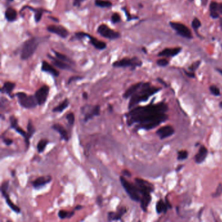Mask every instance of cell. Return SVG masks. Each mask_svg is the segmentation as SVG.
<instances>
[{
  "label": "cell",
  "instance_id": "816d5d0a",
  "mask_svg": "<svg viewBox=\"0 0 222 222\" xmlns=\"http://www.w3.org/2000/svg\"><path fill=\"white\" fill-rule=\"evenodd\" d=\"M83 0H74L73 5L76 7H79Z\"/></svg>",
  "mask_w": 222,
  "mask_h": 222
},
{
  "label": "cell",
  "instance_id": "d6986e66",
  "mask_svg": "<svg viewBox=\"0 0 222 222\" xmlns=\"http://www.w3.org/2000/svg\"><path fill=\"white\" fill-rule=\"evenodd\" d=\"M208 154V149L205 146H201L199 152L195 156V161L197 164H201L205 161Z\"/></svg>",
  "mask_w": 222,
  "mask_h": 222
},
{
  "label": "cell",
  "instance_id": "836d02e7",
  "mask_svg": "<svg viewBox=\"0 0 222 222\" xmlns=\"http://www.w3.org/2000/svg\"><path fill=\"white\" fill-rule=\"evenodd\" d=\"M95 4L100 7H110L112 5V3L110 2L104 1V0H96Z\"/></svg>",
  "mask_w": 222,
  "mask_h": 222
},
{
  "label": "cell",
  "instance_id": "003e7915",
  "mask_svg": "<svg viewBox=\"0 0 222 222\" xmlns=\"http://www.w3.org/2000/svg\"><path fill=\"white\" fill-rule=\"evenodd\" d=\"M221 47H222V44H221Z\"/></svg>",
  "mask_w": 222,
  "mask_h": 222
},
{
  "label": "cell",
  "instance_id": "f907efd6",
  "mask_svg": "<svg viewBox=\"0 0 222 222\" xmlns=\"http://www.w3.org/2000/svg\"><path fill=\"white\" fill-rule=\"evenodd\" d=\"M122 175H124V176H127V177H131V173H130V171H128V170H123V171H122Z\"/></svg>",
  "mask_w": 222,
  "mask_h": 222
},
{
  "label": "cell",
  "instance_id": "6125c7cd",
  "mask_svg": "<svg viewBox=\"0 0 222 222\" xmlns=\"http://www.w3.org/2000/svg\"><path fill=\"white\" fill-rule=\"evenodd\" d=\"M220 27H221V29H222V18H221V19H220Z\"/></svg>",
  "mask_w": 222,
  "mask_h": 222
},
{
  "label": "cell",
  "instance_id": "4dcf8cb0",
  "mask_svg": "<svg viewBox=\"0 0 222 222\" xmlns=\"http://www.w3.org/2000/svg\"><path fill=\"white\" fill-rule=\"evenodd\" d=\"M36 132V129L35 128V126H33V122L32 120H29L28 125H27V132H28V138L30 140L33 136L34 135V134Z\"/></svg>",
  "mask_w": 222,
  "mask_h": 222
},
{
  "label": "cell",
  "instance_id": "ab89813d",
  "mask_svg": "<svg viewBox=\"0 0 222 222\" xmlns=\"http://www.w3.org/2000/svg\"><path fill=\"white\" fill-rule=\"evenodd\" d=\"M221 194H222V184H220L218 185V186L217 188V189L216 190V192L212 194V197H220Z\"/></svg>",
  "mask_w": 222,
  "mask_h": 222
},
{
  "label": "cell",
  "instance_id": "d590c367",
  "mask_svg": "<svg viewBox=\"0 0 222 222\" xmlns=\"http://www.w3.org/2000/svg\"><path fill=\"white\" fill-rule=\"evenodd\" d=\"M66 118L68 121V124H69V125L70 126L74 125V123L75 122V116H74V113L70 112L69 113H68L66 116Z\"/></svg>",
  "mask_w": 222,
  "mask_h": 222
},
{
  "label": "cell",
  "instance_id": "44dd1931",
  "mask_svg": "<svg viewBox=\"0 0 222 222\" xmlns=\"http://www.w3.org/2000/svg\"><path fill=\"white\" fill-rule=\"evenodd\" d=\"M181 48H166L158 53L159 56L162 57H173L178 54L181 52Z\"/></svg>",
  "mask_w": 222,
  "mask_h": 222
},
{
  "label": "cell",
  "instance_id": "ffe728a7",
  "mask_svg": "<svg viewBox=\"0 0 222 222\" xmlns=\"http://www.w3.org/2000/svg\"><path fill=\"white\" fill-rule=\"evenodd\" d=\"M142 83L143 82H139L130 87L128 89L124 92L123 95H122V97L125 99H128V98L131 97L134 94L136 93V92L140 89L141 86H142Z\"/></svg>",
  "mask_w": 222,
  "mask_h": 222
},
{
  "label": "cell",
  "instance_id": "3957f363",
  "mask_svg": "<svg viewBox=\"0 0 222 222\" xmlns=\"http://www.w3.org/2000/svg\"><path fill=\"white\" fill-rule=\"evenodd\" d=\"M119 180L122 186L123 187L126 192L127 193L131 200L136 202L140 201L141 195L140 192L138 188L136 185V184H133L132 183L128 182L123 176H121Z\"/></svg>",
  "mask_w": 222,
  "mask_h": 222
},
{
  "label": "cell",
  "instance_id": "9c48e42d",
  "mask_svg": "<svg viewBox=\"0 0 222 222\" xmlns=\"http://www.w3.org/2000/svg\"><path fill=\"white\" fill-rule=\"evenodd\" d=\"M141 61L137 59V57H134L132 59L124 58L120 61H117L113 63V66L115 67H132L133 68L136 67H140L141 65Z\"/></svg>",
  "mask_w": 222,
  "mask_h": 222
},
{
  "label": "cell",
  "instance_id": "681fc988",
  "mask_svg": "<svg viewBox=\"0 0 222 222\" xmlns=\"http://www.w3.org/2000/svg\"><path fill=\"white\" fill-rule=\"evenodd\" d=\"M185 74L187 75V76H188L189 78H195V74L194 73V72H187V71H184Z\"/></svg>",
  "mask_w": 222,
  "mask_h": 222
},
{
  "label": "cell",
  "instance_id": "60d3db41",
  "mask_svg": "<svg viewBox=\"0 0 222 222\" xmlns=\"http://www.w3.org/2000/svg\"><path fill=\"white\" fill-rule=\"evenodd\" d=\"M168 64H169V61H168L167 59L165 58L160 59L157 61V64L160 67H166Z\"/></svg>",
  "mask_w": 222,
  "mask_h": 222
},
{
  "label": "cell",
  "instance_id": "1f68e13d",
  "mask_svg": "<svg viewBox=\"0 0 222 222\" xmlns=\"http://www.w3.org/2000/svg\"><path fill=\"white\" fill-rule=\"evenodd\" d=\"M48 143H49V141L46 139L40 140L39 141V143H37V149L38 152L42 153L43 152H44V151L46 148V147L47 146Z\"/></svg>",
  "mask_w": 222,
  "mask_h": 222
},
{
  "label": "cell",
  "instance_id": "4316f807",
  "mask_svg": "<svg viewBox=\"0 0 222 222\" xmlns=\"http://www.w3.org/2000/svg\"><path fill=\"white\" fill-rule=\"evenodd\" d=\"M69 103H70L69 100H68L67 98H65L60 104L56 106L55 108L52 110V112L56 113L63 112V111L64 110H66L68 108V106H69Z\"/></svg>",
  "mask_w": 222,
  "mask_h": 222
},
{
  "label": "cell",
  "instance_id": "e0dca14e",
  "mask_svg": "<svg viewBox=\"0 0 222 222\" xmlns=\"http://www.w3.org/2000/svg\"><path fill=\"white\" fill-rule=\"evenodd\" d=\"M52 129L53 130L58 132L60 135L61 139L65 141H68L69 140V136H68V133L67 130L64 128V126H63L60 124H54L52 126Z\"/></svg>",
  "mask_w": 222,
  "mask_h": 222
},
{
  "label": "cell",
  "instance_id": "11a10c76",
  "mask_svg": "<svg viewBox=\"0 0 222 222\" xmlns=\"http://www.w3.org/2000/svg\"><path fill=\"white\" fill-rule=\"evenodd\" d=\"M83 208V206H82V205H78V206H76L75 208H74V210H79L82 209Z\"/></svg>",
  "mask_w": 222,
  "mask_h": 222
},
{
  "label": "cell",
  "instance_id": "8d00e7d4",
  "mask_svg": "<svg viewBox=\"0 0 222 222\" xmlns=\"http://www.w3.org/2000/svg\"><path fill=\"white\" fill-rule=\"evenodd\" d=\"M188 152L186 150H182L178 152L177 159L178 160H185L188 158Z\"/></svg>",
  "mask_w": 222,
  "mask_h": 222
},
{
  "label": "cell",
  "instance_id": "5b68a950",
  "mask_svg": "<svg viewBox=\"0 0 222 222\" xmlns=\"http://www.w3.org/2000/svg\"><path fill=\"white\" fill-rule=\"evenodd\" d=\"M18 99L20 105L26 109L35 108L38 105V102L35 96L28 95L24 92H18L15 94Z\"/></svg>",
  "mask_w": 222,
  "mask_h": 222
},
{
  "label": "cell",
  "instance_id": "94428289",
  "mask_svg": "<svg viewBox=\"0 0 222 222\" xmlns=\"http://www.w3.org/2000/svg\"><path fill=\"white\" fill-rule=\"evenodd\" d=\"M182 167H183V166H182V165H181V166H179L177 168V171H178L179 170H181Z\"/></svg>",
  "mask_w": 222,
  "mask_h": 222
},
{
  "label": "cell",
  "instance_id": "d4e9b609",
  "mask_svg": "<svg viewBox=\"0 0 222 222\" xmlns=\"http://www.w3.org/2000/svg\"><path fill=\"white\" fill-rule=\"evenodd\" d=\"M48 57H50V59L52 61L53 64L57 67H58L59 68H61V69H63V70H71L70 67L68 65V64L64 63V61H61L58 58H55V57H53L49 55H48Z\"/></svg>",
  "mask_w": 222,
  "mask_h": 222
},
{
  "label": "cell",
  "instance_id": "6f0895ef",
  "mask_svg": "<svg viewBox=\"0 0 222 222\" xmlns=\"http://www.w3.org/2000/svg\"><path fill=\"white\" fill-rule=\"evenodd\" d=\"M108 110H109V112H110V113H112V112H113V108H112V105H110V104H109L108 105Z\"/></svg>",
  "mask_w": 222,
  "mask_h": 222
},
{
  "label": "cell",
  "instance_id": "4fadbf2b",
  "mask_svg": "<svg viewBox=\"0 0 222 222\" xmlns=\"http://www.w3.org/2000/svg\"><path fill=\"white\" fill-rule=\"evenodd\" d=\"M84 122H87L93 119L94 117L99 116L100 115V106L99 105H96L92 106L89 110L84 113Z\"/></svg>",
  "mask_w": 222,
  "mask_h": 222
},
{
  "label": "cell",
  "instance_id": "cb8c5ba5",
  "mask_svg": "<svg viewBox=\"0 0 222 222\" xmlns=\"http://www.w3.org/2000/svg\"><path fill=\"white\" fill-rule=\"evenodd\" d=\"M42 70L48 72V73L51 74L52 75L57 77L59 75V72L58 70H57L56 68H53L50 64H49L46 61H43V64H42Z\"/></svg>",
  "mask_w": 222,
  "mask_h": 222
},
{
  "label": "cell",
  "instance_id": "7a4b0ae2",
  "mask_svg": "<svg viewBox=\"0 0 222 222\" xmlns=\"http://www.w3.org/2000/svg\"><path fill=\"white\" fill-rule=\"evenodd\" d=\"M160 90L161 88L151 86L150 83H143L140 89L131 97L128 104V109H132L141 102L147 101L149 97Z\"/></svg>",
  "mask_w": 222,
  "mask_h": 222
},
{
  "label": "cell",
  "instance_id": "f6af8a7d",
  "mask_svg": "<svg viewBox=\"0 0 222 222\" xmlns=\"http://www.w3.org/2000/svg\"><path fill=\"white\" fill-rule=\"evenodd\" d=\"M3 141L7 146H9V145H11L13 143V140L9 139V138H7V137H3Z\"/></svg>",
  "mask_w": 222,
  "mask_h": 222
},
{
  "label": "cell",
  "instance_id": "f35d334b",
  "mask_svg": "<svg viewBox=\"0 0 222 222\" xmlns=\"http://www.w3.org/2000/svg\"><path fill=\"white\" fill-rule=\"evenodd\" d=\"M201 26V23L200 20H199L198 18H195L192 22V26L193 29L194 30H197L199 28H200Z\"/></svg>",
  "mask_w": 222,
  "mask_h": 222
},
{
  "label": "cell",
  "instance_id": "f5cc1de1",
  "mask_svg": "<svg viewBox=\"0 0 222 222\" xmlns=\"http://www.w3.org/2000/svg\"><path fill=\"white\" fill-rule=\"evenodd\" d=\"M218 10H219L220 14H222V3H218Z\"/></svg>",
  "mask_w": 222,
  "mask_h": 222
},
{
  "label": "cell",
  "instance_id": "9a60e30c",
  "mask_svg": "<svg viewBox=\"0 0 222 222\" xmlns=\"http://www.w3.org/2000/svg\"><path fill=\"white\" fill-rule=\"evenodd\" d=\"M175 132L174 128L171 126H165L159 128L156 131V134L158 135L160 139H166L167 137L172 136Z\"/></svg>",
  "mask_w": 222,
  "mask_h": 222
},
{
  "label": "cell",
  "instance_id": "603a6c76",
  "mask_svg": "<svg viewBox=\"0 0 222 222\" xmlns=\"http://www.w3.org/2000/svg\"><path fill=\"white\" fill-rule=\"evenodd\" d=\"M15 86H16L15 83L10 82H7L4 83L2 88L1 89L2 93H5L7 94H8L10 98H13L14 97V95L12 94V92L14 89Z\"/></svg>",
  "mask_w": 222,
  "mask_h": 222
},
{
  "label": "cell",
  "instance_id": "e575fe53",
  "mask_svg": "<svg viewBox=\"0 0 222 222\" xmlns=\"http://www.w3.org/2000/svg\"><path fill=\"white\" fill-rule=\"evenodd\" d=\"M53 52H54L55 54L57 57V58H58L59 59L63 61H66V62H68V63H72V61L70 60L66 56H64V55L62 54V53H61L59 52H56V51H53Z\"/></svg>",
  "mask_w": 222,
  "mask_h": 222
},
{
  "label": "cell",
  "instance_id": "52a82bcc",
  "mask_svg": "<svg viewBox=\"0 0 222 222\" xmlns=\"http://www.w3.org/2000/svg\"><path fill=\"white\" fill-rule=\"evenodd\" d=\"M170 24L171 28L175 30L178 35L181 37L188 39H192V32L186 26L181 24V23L175 22H171Z\"/></svg>",
  "mask_w": 222,
  "mask_h": 222
},
{
  "label": "cell",
  "instance_id": "f546056e",
  "mask_svg": "<svg viewBox=\"0 0 222 222\" xmlns=\"http://www.w3.org/2000/svg\"><path fill=\"white\" fill-rule=\"evenodd\" d=\"M168 207L166 205L162 200H160L157 202L156 205V212L158 214L162 213V212H166L167 211Z\"/></svg>",
  "mask_w": 222,
  "mask_h": 222
},
{
  "label": "cell",
  "instance_id": "c3c4849f",
  "mask_svg": "<svg viewBox=\"0 0 222 222\" xmlns=\"http://www.w3.org/2000/svg\"><path fill=\"white\" fill-rule=\"evenodd\" d=\"M89 35H87V34L83 33V32H79V33H76V36L77 38H79V39H80V38H83V37H85L86 36H88Z\"/></svg>",
  "mask_w": 222,
  "mask_h": 222
},
{
  "label": "cell",
  "instance_id": "6da1fadb",
  "mask_svg": "<svg viewBox=\"0 0 222 222\" xmlns=\"http://www.w3.org/2000/svg\"><path fill=\"white\" fill-rule=\"evenodd\" d=\"M168 107L163 102L145 106L134 107L125 114L126 122L129 126L137 124L136 130H151L168 119L166 112Z\"/></svg>",
  "mask_w": 222,
  "mask_h": 222
},
{
  "label": "cell",
  "instance_id": "680465c9",
  "mask_svg": "<svg viewBox=\"0 0 222 222\" xmlns=\"http://www.w3.org/2000/svg\"><path fill=\"white\" fill-rule=\"evenodd\" d=\"M216 70H217L218 72H219V73H220V74H221V75H222V69H221V68H217Z\"/></svg>",
  "mask_w": 222,
  "mask_h": 222
},
{
  "label": "cell",
  "instance_id": "8992f818",
  "mask_svg": "<svg viewBox=\"0 0 222 222\" xmlns=\"http://www.w3.org/2000/svg\"><path fill=\"white\" fill-rule=\"evenodd\" d=\"M9 185V182L8 181H4L2 183V187H1V191H2V196H3V197L5 199L6 203H7V205L9 206V208L11 210H12L13 212H16L17 214H19V213H20V212H21L20 208H19L18 206L15 205L14 203H13V201L10 200L9 194H8V193H7V190H8Z\"/></svg>",
  "mask_w": 222,
  "mask_h": 222
},
{
  "label": "cell",
  "instance_id": "bcb514c9",
  "mask_svg": "<svg viewBox=\"0 0 222 222\" xmlns=\"http://www.w3.org/2000/svg\"><path fill=\"white\" fill-rule=\"evenodd\" d=\"M82 79H83V77H81V76H72V77H70L69 80H68V84H70L71 82L76 81V80H79Z\"/></svg>",
  "mask_w": 222,
  "mask_h": 222
},
{
  "label": "cell",
  "instance_id": "5bb4252c",
  "mask_svg": "<svg viewBox=\"0 0 222 222\" xmlns=\"http://www.w3.org/2000/svg\"><path fill=\"white\" fill-rule=\"evenodd\" d=\"M48 30L50 32L55 33L62 38H66L68 35V32L67 29L61 26H49L48 27Z\"/></svg>",
  "mask_w": 222,
  "mask_h": 222
},
{
  "label": "cell",
  "instance_id": "9f6ffc18",
  "mask_svg": "<svg viewBox=\"0 0 222 222\" xmlns=\"http://www.w3.org/2000/svg\"><path fill=\"white\" fill-rule=\"evenodd\" d=\"M158 81L160 82V83H162L163 84V85L164 86H165L166 87H167V84L165 83V82H164V81H162V80H161V79H160V78H158Z\"/></svg>",
  "mask_w": 222,
  "mask_h": 222
},
{
  "label": "cell",
  "instance_id": "83f0119b",
  "mask_svg": "<svg viewBox=\"0 0 222 222\" xmlns=\"http://www.w3.org/2000/svg\"><path fill=\"white\" fill-rule=\"evenodd\" d=\"M89 37L90 39V43L96 48L99 50H103L106 47V44L104 43V42L98 40L97 39H95V38L91 37L90 35H89Z\"/></svg>",
  "mask_w": 222,
  "mask_h": 222
},
{
  "label": "cell",
  "instance_id": "03108f58",
  "mask_svg": "<svg viewBox=\"0 0 222 222\" xmlns=\"http://www.w3.org/2000/svg\"><path fill=\"white\" fill-rule=\"evenodd\" d=\"M9 1H10L11 2V1H13V0H9Z\"/></svg>",
  "mask_w": 222,
  "mask_h": 222
},
{
  "label": "cell",
  "instance_id": "30bf717a",
  "mask_svg": "<svg viewBox=\"0 0 222 222\" xmlns=\"http://www.w3.org/2000/svg\"><path fill=\"white\" fill-rule=\"evenodd\" d=\"M135 184L138 188L141 195L146 193H152L154 189V186L151 183L141 178H135Z\"/></svg>",
  "mask_w": 222,
  "mask_h": 222
},
{
  "label": "cell",
  "instance_id": "be15d7a7",
  "mask_svg": "<svg viewBox=\"0 0 222 222\" xmlns=\"http://www.w3.org/2000/svg\"><path fill=\"white\" fill-rule=\"evenodd\" d=\"M220 107H221V108H222V101H221V102L220 103Z\"/></svg>",
  "mask_w": 222,
  "mask_h": 222
},
{
  "label": "cell",
  "instance_id": "484cf974",
  "mask_svg": "<svg viewBox=\"0 0 222 222\" xmlns=\"http://www.w3.org/2000/svg\"><path fill=\"white\" fill-rule=\"evenodd\" d=\"M210 16L212 18L216 19L219 18V10H218V3L212 2L210 5Z\"/></svg>",
  "mask_w": 222,
  "mask_h": 222
},
{
  "label": "cell",
  "instance_id": "f1b7e54d",
  "mask_svg": "<svg viewBox=\"0 0 222 222\" xmlns=\"http://www.w3.org/2000/svg\"><path fill=\"white\" fill-rule=\"evenodd\" d=\"M16 11L13 8L7 9L5 12V18L9 22H13L16 18Z\"/></svg>",
  "mask_w": 222,
  "mask_h": 222
},
{
  "label": "cell",
  "instance_id": "91938a15",
  "mask_svg": "<svg viewBox=\"0 0 222 222\" xmlns=\"http://www.w3.org/2000/svg\"><path fill=\"white\" fill-rule=\"evenodd\" d=\"M15 173H16V171H14V170H13L12 171H11V175H12V177H14V175H15Z\"/></svg>",
  "mask_w": 222,
  "mask_h": 222
},
{
  "label": "cell",
  "instance_id": "2e32d148",
  "mask_svg": "<svg viewBox=\"0 0 222 222\" xmlns=\"http://www.w3.org/2000/svg\"><path fill=\"white\" fill-rule=\"evenodd\" d=\"M52 180V177L50 175H46L40 177L36 178L35 181L32 182V185L35 189H39L40 188L44 186L46 184L50 183Z\"/></svg>",
  "mask_w": 222,
  "mask_h": 222
},
{
  "label": "cell",
  "instance_id": "7402d4cb",
  "mask_svg": "<svg viewBox=\"0 0 222 222\" xmlns=\"http://www.w3.org/2000/svg\"><path fill=\"white\" fill-rule=\"evenodd\" d=\"M151 201V193H146V194L141 195V200H140L141 208L144 212H146L147 210L148 206L149 204H150Z\"/></svg>",
  "mask_w": 222,
  "mask_h": 222
},
{
  "label": "cell",
  "instance_id": "7dc6e473",
  "mask_svg": "<svg viewBox=\"0 0 222 222\" xmlns=\"http://www.w3.org/2000/svg\"><path fill=\"white\" fill-rule=\"evenodd\" d=\"M102 202H103L102 197L101 196H98L97 198V205L101 207V206L102 205Z\"/></svg>",
  "mask_w": 222,
  "mask_h": 222
},
{
  "label": "cell",
  "instance_id": "db71d44e",
  "mask_svg": "<svg viewBox=\"0 0 222 222\" xmlns=\"http://www.w3.org/2000/svg\"><path fill=\"white\" fill-rule=\"evenodd\" d=\"M82 96H83V99H85V100H87L88 99V94L86 93V92H84V93H83Z\"/></svg>",
  "mask_w": 222,
  "mask_h": 222
},
{
  "label": "cell",
  "instance_id": "ee69618b",
  "mask_svg": "<svg viewBox=\"0 0 222 222\" xmlns=\"http://www.w3.org/2000/svg\"><path fill=\"white\" fill-rule=\"evenodd\" d=\"M120 16L119 14H118V13H114L112 16V21L113 22V23H117L118 22V21L120 20Z\"/></svg>",
  "mask_w": 222,
  "mask_h": 222
},
{
  "label": "cell",
  "instance_id": "7bdbcfd3",
  "mask_svg": "<svg viewBox=\"0 0 222 222\" xmlns=\"http://www.w3.org/2000/svg\"><path fill=\"white\" fill-rule=\"evenodd\" d=\"M42 15H43V11H42V10H39L37 11L35 16V19L36 22H39L40 20V19L42 18Z\"/></svg>",
  "mask_w": 222,
  "mask_h": 222
},
{
  "label": "cell",
  "instance_id": "74e56055",
  "mask_svg": "<svg viewBox=\"0 0 222 222\" xmlns=\"http://www.w3.org/2000/svg\"><path fill=\"white\" fill-rule=\"evenodd\" d=\"M210 91L214 96H220V91L219 89V88L215 86H212L210 87Z\"/></svg>",
  "mask_w": 222,
  "mask_h": 222
},
{
  "label": "cell",
  "instance_id": "8fae6325",
  "mask_svg": "<svg viewBox=\"0 0 222 222\" xmlns=\"http://www.w3.org/2000/svg\"><path fill=\"white\" fill-rule=\"evenodd\" d=\"M98 33L102 37L110 39H117V38L120 37V34L118 32H115V31L109 28L108 26L104 24L100 25L98 27Z\"/></svg>",
  "mask_w": 222,
  "mask_h": 222
},
{
  "label": "cell",
  "instance_id": "e7e4bbea",
  "mask_svg": "<svg viewBox=\"0 0 222 222\" xmlns=\"http://www.w3.org/2000/svg\"><path fill=\"white\" fill-rule=\"evenodd\" d=\"M189 1H190V2H193L194 0H189Z\"/></svg>",
  "mask_w": 222,
  "mask_h": 222
},
{
  "label": "cell",
  "instance_id": "7c38bea8",
  "mask_svg": "<svg viewBox=\"0 0 222 222\" xmlns=\"http://www.w3.org/2000/svg\"><path fill=\"white\" fill-rule=\"evenodd\" d=\"M49 91V87L48 86H43L35 92V97L38 102V105H43L46 101L47 100Z\"/></svg>",
  "mask_w": 222,
  "mask_h": 222
},
{
  "label": "cell",
  "instance_id": "b9f144b4",
  "mask_svg": "<svg viewBox=\"0 0 222 222\" xmlns=\"http://www.w3.org/2000/svg\"><path fill=\"white\" fill-rule=\"evenodd\" d=\"M200 64H201V61H196V62L192 64V65H191V66L189 67V70H190V71H191V72H194L195 70H196L197 69V68H198V67H200Z\"/></svg>",
  "mask_w": 222,
  "mask_h": 222
},
{
  "label": "cell",
  "instance_id": "d6a6232c",
  "mask_svg": "<svg viewBox=\"0 0 222 222\" xmlns=\"http://www.w3.org/2000/svg\"><path fill=\"white\" fill-rule=\"evenodd\" d=\"M74 210L71 212H67L65 210H60L58 212V216L60 219H66V218H70L74 215Z\"/></svg>",
  "mask_w": 222,
  "mask_h": 222
},
{
  "label": "cell",
  "instance_id": "277c9868",
  "mask_svg": "<svg viewBox=\"0 0 222 222\" xmlns=\"http://www.w3.org/2000/svg\"><path fill=\"white\" fill-rule=\"evenodd\" d=\"M39 44V42L35 38H33V39H30L26 40L22 46L21 58L23 60L28 59L35 53Z\"/></svg>",
  "mask_w": 222,
  "mask_h": 222
},
{
  "label": "cell",
  "instance_id": "ba28073f",
  "mask_svg": "<svg viewBox=\"0 0 222 222\" xmlns=\"http://www.w3.org/2000/svg\"><path fill=\"white\" fill-rule=\"evenodd\" d=\"M10 128L14 129L15 131L18 132L19 134H20L24 138L25 145H26V151H28L29 147V140L28 138V132H26L21 127H20L18 125V119L16 117L14 116L10 117Z\"/></svg>",
  "mask_w": 222,
  "mask_h": 222
},
{
  "label": "cell",
  "instance_id": "ac0fdd59",
  "mask_svg": "<svg viewBox=\"0 0 222 222\" xmlns=\"http://www.w3.org/2000/svg\"><path fill=\"white\" fill-rule=\"evenodd\" d=\"M126 208L122 206L118 210L117 212H109L108 214V220L110 221H118L121 220L122 216L126 212Z\"/></svg>",
  "mask_w": 222,
  "mask_h": 222
}]
</instances>
